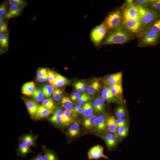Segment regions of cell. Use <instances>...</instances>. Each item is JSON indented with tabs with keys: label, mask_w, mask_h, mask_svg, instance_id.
<instances>
[{
	"label": "cell",
	"mask_w": 160,
	"mask_h": 160,
	"mask_svg": "<svg viewBox=\"0 0 160 160\" xmlns=\"http://www.w3.org/2000/svg\"><path fill=\"white\" fill-rule=\"evenodd\" d=\"M102 97L104 100L108 102L118 101L112 94L109 87L105 86L102 91Z\"/></svg>",
	"instance_id": "cell-14"
},
{
	"label": "cell",
	"mask_w": 160,
	"mask_h": 160,
	"mask_svg": "<svg viewBox=\"0 0 160 160\" xmlns=\"http://www.w3.org/2000/svg\"><path fill=\"white\" fill-rule=\"evenodd\" d=\"M90 96L86 93H82L78 99L77 103L80 105H84L91 99Z\"/></svg>",
	"instance_id": "cell-35"
},
{
	"label": "cell",
	"mask_w": 160,
	"mask_h": 160,
	"mask_svg": "<svg viewBox=\"0 0 160 160\" xmlns=\"http://www.w3.org/2000/svg\"><path fill=\"white\" fill-rule=\"evenodd\" d=\"M100 83L96 81H95L91 83L88 86L87 89V93L89 95L94 94L100 89Z\"/></svg>",
	"instance_id": "cell-24"
},
{
	"label": "cell",
	"mask_w": 160,
	"mask_h": 160,
	"mask_svg": "<svg viewBox=\"0 0 160 160\" xmlns=\"http://www.w3.org/2000/svg\"><path fill=\"white\" fill-rule=\"evenodd\" d=\"M129 39L128 33L119 25L111 30L103 42L104 44H120L127 42Z\"/></svg>",
	"instance_id": "cell-1"
},
{
	"label": "cell",
	"mask_w": 160,
	"mask_h": 160,
	"mask_svg": "<svg viewBox=\"0 0 160 160\" xmlns=\"http://www.w3.org/2000/svg\"><path fill=\"white\" fill-rule=\"evenodd\" d=\"M32 135L30 134L24 135L22 137H20V140L22 143L26 144Z\"/></svg>",
	"instance_id": "cell-47"
},
{
	"label": "cell",
	"mask_w": 160,
	"mask_h": 160,
	"mask_svg": "<svg viewBox=\"0 0 160 160\" xmlns=\"http://www.w3.org/2000/svg\"><path fill=\"white\" fill-rule=\"evenodd\" d=\"M122 74L120 72L108 75L104 80V82L108 86L121 84Z\"/></svg>",
	"instance_id": "cell-8"
},
{
	"label": "cell",
	"mask_w": 160,
	"mask_h": 160,
	"mask_svg": "<svg viewBox=\"0 0 160 160\" xmlns=\"http://www.w3.org/2000/svg\"><path fill=\"white\" fill-rule=\"evenodd\" d=\"M83 111L82 114L85 117H89L92 115L93 113V107L91 102H87L82 107Z\"/></svg>",
	"instance_id": "cell-29"
},
{
	"label": "cell",
	"mask_w": 160,
	"mask_h": 160,
	"mask_svg": "<svg viewBox=\"0 0 160 160\" xmlns=\"http://www.w3.org/2000/svg\"><path fill=\"white\" fill-rule=\"evenodd\" d=\"M80 126L78 122H76L72 124L69 128L67 133L70 137H75L79 133Z\"/></svg>",
	"instance_id": "cell-23"
},
{
	"label": "cell",
	"mask_w": 160,
	"mask_h": 160,
	"mask_svg": "<svg viewBox=\"0 0 160 160\" xmlns=\"http://www.w3.org/2000/svg\"><path fill=\"white\" fill-rule=\"evenodd\" d=\"M62 93V91L59 89H54L52 93L53 97L55 101H59L60 100Z\"/></svg>",
	"instance_id": "cell-39"
},
{
	"label": "cell",
	"mask_w": 160,
	"mask_h": 160,
	"mask_svg": "<svg viewBox=\"0 0 160 160\" xmlns=\"http://www.w3.org/2000/svg\"><path fill=\"white\" fill-rule=\"evenodd\" d=\"M115 115L118 118H123L126 115L125 108L123 106L118 107L116 110Z\"/></svg>",
	"instance_id": "cell-34"
},
{
	"label": "cell",
	"mask_w": 160,
	"mask_h": 160,
	"mask_svg": "<svg viewBox=\"0 0 160 160\" xmlns=\"http://www.w3.org/2000/svg\"><path fill=\"white\" fill-rule=\"evenodd\" d=\"M53 111L42 105H39L36 117L41 119L47 117L53 112Z\"/></svg>",
	"instance_id": "cell-19"
},
{
	"label": "cell",
	"mask_w": 160,
	"mask_h": 160,
	"mask_svg": "<svg viewBox=\"0 0 160 160\" xmlns=\"http://www.w3.org/2000/svg\"><path fill=\"white\" fill-rule=\"evenodd\" d=\"M8 3L10 5L14 6L25 8L28 5V2L23 0H9Z\"/></svg>",
	"instance_id": "cell-33"
},
{
	"label": "cell",
	"mask_w": 160,
	"mask_h": 160,
	"mask_svg": "<svg viewBox=\"0 0 160 160\" xmlns=\"http://www.w3.org/2000/svg\"><path fill=\"white\" fill-rule=\"evenodd\" d=\"M71 113L68 111L65 110L63 111L61 116V123L65 126L69 125L72 121Z\"/></svg>",
	"instance_id": "cell-25"
},
{
	"label": "cell",
	"mask_w": 160,
	"mask_h": 160,
	"mask_svg": "<svg viewBox=\"0 0 160 160\" xmlns=\"http://www.w3.org/2000/svg\"><path fill=\"white\" fill-rule=\"evenodd\" d=\"M116 133H109L104 137V139L108 148L109 150L113 149L116 145L117 142V138Z\"/></svg>",
	"instance_id": "cell-11"
},
{
	"label": "cell",
	"mask_w": 160,
	"mask_h": 160,
	"mask_svg": "<svg viewBox=\"0 0 160 160\" xmlns=\"http://www.w3.org/2000/svg\"><path fill=\"white\" fill-rule=\"evenodd\" d=\"M83 108H81L78 110L72 113L73 114V115L76 116L78 114L81 113H83Z\"/></svg>",
	"instance_id": "cell-54"
},
{
	"label": "cell",
	"mask_w": 160,
	"mask_h": 160,
	"mask_svg": "<svg viewBox=\"0 0 160 160\" xmlns=\"http://www.w3.org/2000/svg\"><path fill=\"white\" fill-rule=\"evenodd\" d=\"M108 30L104 23L95 27L92 31L91 37L96 45H98L105 36Z\"/></svg>",
	"instance_id": "cell-4"
},
{
	"label": "cell",
	"mask_w": 160,
	"mask_h": 160,
	"mask_svg": "<svg viewBox=\"0 0 160 160\" xmlns=\"http://www.w3.org/2000/svg\"><path fill=\"white\" fill-rule=\"evenodd\" d=\"M157 33H160V17L158 18L152 24L150 29Z\"/></svg>",
	"instance_id": "cell-36"
},
{
	"label": "cell",
	"mask_w": 160,
	"mask_h": 160,
	"mask_svg": "<svg viewBox=\"0 0 160 160\" xmlns=\"http://www.w3.org/2000/svg\"><path fill=\"white\" fill-rule=\"evenodd\" d=\"M42 105L49 109L53 110L55 107L53 100L51 98L46 99L42 101Z\"/></svg>",
	"instance_id": "cell-37"
},
{
	"label": "cell",
	"mask_w": 160,
	"mask_h": 160,
	"mask_svg": "<svg viewBox=\"0 0 160 160\" xmlns=\"http://www.w3.org/2000/svg\"><path fill=\"white\" fill-rule=\"evenodd\" d=\"M88 159L97 160L101 158L109 159L104 153V148L100 145H97L91 148L87 152Z\"/></svg>",
	"instance_id": "cell-6"
},
{
	"label": "cell",
	"mask_w": 160,
	"mask_h": 160,
	"mask_svg": "<svg viewBox=\"0 0 160 160\" xmlns=\"http://www.w3.org/2000/svg\"><path fill=\"white\" fill-rule=\"evenodd\" d=\"M42 90L44 96L48 97L53 93L54 90V87L52 85L46 84L43 87Z\"/></svg>",
	"instance_id": "cell-32"
},
{
	"label": "cell",
	"mask_w": 160,
	"mask_h": 160,
	"mask_svg": "<svg viewBox=\"0 0 160 160\" xmlns=\"http://www.w3.org/2000/svg\"><path fill=\"white\" fill-rule=\"evenodd\" d=\"M108 87L115 97L120 100L122 99L123 89L121 84L109 85Z\"/></svg>",
	"instance_id": "cell-22"
},
{
	"label": "cell",
	"mask_w": 160,
	"mask_h": 160,
	"mask_svg": "<svg viewBox=\"0 0 160 160\" xmlns=\"http://www.w3.org/2000/svg\"><path fill=\"white\" fill-rule=\"evenodd\" d=\"M80 95L79 92H73L71 95V98L72 100L75 101L79 98Z\"/></svg>",
	"instance_id": "cell-49"
},
{
	"label": "cell",
	"mask_w": 160,
	"mask_h": 160,
	"mask_svg": "<svg viewBox=\"0 0 160 160\" xmlns=\"http://www.w3.org/2000/svg\"><path fill=\"white\" fill-rule=\"evenodd\" d=\"M42 149L44 160H59L56 154L51 150L44 146Z\"/></svg>",
	"instance_id": "cell-21"
},
{
	"label": "cell",
	"mask_w": 160,
	"mask_h": 160,
	"mask_svg": "<svg viewBox=\"0 0 160 160\" xmlns=\"http://www.w3.org/2000/svg\"><path fill=\"white\" fill-rule=\"evenodd\" d=\"M97 117L96 115H93L85 119L83 123V126L88 129L92 128L95 125Z\"/></svg>",
	"instance_id": "cell-28"
},
{
	"label": "cell",
	"mask_w": 160,
	"mask_h": 160,
	"mask_svg": "<svg viewBox=\"0 0 160 160\" xmlns=\"http://www.w3.org/2000/svg\"><path fill=\"white\" fill-rule=\"evenodd\" d=\"M8 31L7 22H0V33H5Z\"/></svg>",
	"instance_id": "cell-44"
},
{
	"label": "cell",
	"mask_w": 160,
	"mask_h": 160,
	"mask_svg": "<svg viewBox=\"0 0 160 160\" xmlns=\"http://www.w3.org/2000/svg\"><path fill=\"white\" fill-rule=\"evenodd\" d=\"M25 103L31 117H36L39 105L35 101L28 99L25 100Z\"/></svg>",
	"instance_id": "cell-12"
},
{
	"label": "cell",
	"mask_w": 160,
	"mask_h": 160,
	"mask_svg": "<svg viewBox=\"0 0 160 160\" xmlns=\"http://www.w3.org/2000/svg\"><path fill=\"white\" fill-rule=\"evenodd\" d=\"M30 147L25 144L21 143L17 149V155L25 157L27 154L32 152Z\"/></svg>",
	"instance_id": "cell-18"
},
{
	"label": "cell",
	"mask_w": 160,
	"mask_h": 160,
	"mask_svg": "<svg viewBox=\"0 0 160 160\" xmlns=\"http://www.w3.org/2000/svg\"><path fill=\"white\" fill-rule=\"evenodd\" d=\"M106 127L109 131L112 133H115L118 127L115 117L113 116L108 117L106 120Z\"/></svg>",
	"instance_id": "cell-20"
},
{
	"label": "cell",
	"mask_w": 160,
	"mask_h": 160,
	"mask_svg": "<svg viewBox=\"0 0 160 160\" xmlns=\"http://www.w3.org/2000/svg\"><path fill=\"white\" fill-rule=\"evenodd\" d=\"M61 103L63 107L71 114L73 108V104L71 99L68 97H63L61 99Z\"/></svg>",
	"instance_id": "cell-26"
},
{
	"label": "cell",
	"mask_w": 160,
	"mask_h": 160,
	"mask_svg": "<svg viewBox=\"0 0 160 160\" xmlns=\"http://www.w3.org/2000/svg\"><path fill=\"white\" fill-rule=\"evenodd\" d=\"M74 87L76 90L79 92H84L86 89L85 84L81 81H78L74 84Z\"/></svg>",
	"instance_id": "cell-38"
},
{
	"label": "cell",
	"mask_w": 160,
	"mask_h": 160,
	"mask_svg": "<svg viewBox=\"0 0 160 160\" xmlns=\"http://www.w3.org/2000/svg\"><path fill=\"white\" fill-rule=\"evenodd\" d=\"M81 108V105H77L75 107H74L72 113L76 111H77L80 108Z\"/></svg>",
	"instance_id": "cell-55"
},
{
	"label": "cell",
	"mask_w": 160,
	"mask_h": 160,
	"mask_svg": "<svg viewBox=\"0 0 160 160\" xmlns=\"http://www.w3.org/2000/svg\"><path fill=\"white\" fill-rule=\"evenodd\" d=\"M4 17H3L2 16L0 15V22H4Z\"/></svg>",
	"instance_id": "cell-57"
},
{
	"label": "cell",
	"mask_w": 160,
	"mask_h": 160,
	"mask_svg": "<svg viewBox=\"0 0 160 160\" xmlns=\"http://www.w3.org/2000/svg\"><path fill=\"white\" fill-rule=\"evenodd\" d=\"M116 122L118 127L127 126V120L123 118H118L116 119Z\"/></svg>",
	"instance_id": "cell-41"
},
{
	"label": "cell",
	"mask_w": 160,
	"mask_h": 160,
	"mask_svg": "<svg viewBox=\"0 0 160 160\" xmlns=\"http://www.w3.org/2000/svg\"><path fill=\"white\" fill-rule=\"evenodd\" d=\"M37 81L39 82H43L47 81L48 79V74L39 78H37Z\"/></svg>",
	"instance_id": "cell-50"
},
{
	"label": "cell",
	"mask_w": 160,
	"mask_h": 160,
	"mask_svg": "<svg viewBox=\"0 0 160 160\" xmlns=\"http://www.w3.org/2000/svg\"><path fill=\"white\" fill-rule=\"evenodd\" d=\"M28 160H44L43 156L41 154L39 153L36 156Z\"/></svg>",
	"instance_id": "cell-53"
},
{
	"label": "cell",
	"mask_w": 160,
	"mask_h": 160,
	"mask_svg": "<svg viewBox=\"0 0 160 160\" xmlns=\"http://www.w3.org/2000/svg\"><path fill=\"white\" fill-rule=\"evenodd\" d=\"M150 6L152 10L160 12V0H156L154 2L150 4Z\"/></svg>",
	"instance_id": "cell-40"
},
{
	"label": "cell",
	"mask_w": 160,
	"mask_h": 160,
	"mask_svg": "<svg viewBox=\"0 0 160 160\" xmlns=\"http://www.w3.org/2000/svg\"><path fill=\"white\" fill-rule=\"evenodd\" d=\"M48 71L46 68H42L39 69L37 73V78L41 77L48 74Z\"/></svg>",
	"instance_id": "cell-46"
},
{
	"label": "cell",
	"mask_w": 160,
	"mask_h": 160,
	"mask_svg": "<svg viewBox=\"0 0 160 160\" xmlns=\"http://www.w3.org/2000/svg\"><path fill=\"white\" fill-rule=\"evenodd\" d=\"M126 3L127 5H130L134 4L133 1L132 0L126 1Z\"/></svg>",
	"instance_id": "cell-56"
},
{
	"label": "cell",
	"mask_w": 160,
	"mask_h": 160,
	"mask_svg": "<svg viewBox=\"0 0 160 160\" xmlns=\"http://www.w3.org/2000/svg\"><path fill=\"white\" fill-rule=\"evenodd\" d=\"M93 108L95 110L98 112L103 111L101 108L99 102V97H97L94 101L93 104Z\"/></svg>",
	"instance_id": "cell-43"
},
{
	"label": "cell",
	"mask_w": 160,
	"mask_h": 160,
	"mask_svg": "<svg viewBox=\"0 0 160 160\" xmlns=\"http://www.w3.org/2000/svg\"><path fill=\"white\" fill-rule=\"evenodd\" d=\"M129 127L128 126L118 127L116 131V134L118 137H124L128 134Z\"/></svg>",
	"instance_id": "cell-31"
},
{
	"label": "cell",
	"mask_w": 160,
	"mask_h": 160,
	"mask_svg": "<svg viewBox=\"0 0 160 160\" xmlns=\"http://www.w3.org/2000/svg\"><path fill=\"white\" fill-rule=\"evenodd\" d=\"M70 81L67 78L62 75L57 73L55 79L51 84L53 87H59L67 84Z\"/></svg>",
	"instance_id": "cell-13"
},
{
	"label": "cell",
	"mask_w": 160,
	"mask_h": 160,
	"mask_svg": "<svg viewBox=\"0 0 160 160\" xmlns=\"http://www.w3.org/2000/svg\"><path fill=\"white\" fill-rule=\"evenodd\" d=\"M121 19V12L117 10L110 13L105 18L104 23L108 29H113L120 25Z\"/></svg>",
	"instance_id": "cell-3"
},
{
	"label": "cell",
	"mask_w": 160,
	"mask_h": 160,
	"mask_svg": "<svg viewBox=\"0 0 160 160\" xmlns=\"http://www.w3.org/2000/svg\"><path fill=\"white\" fill-rule=\"evenodd\" d=\"M135 3L137 5H141L144 7L147 6L149 4V3L148 0H137L135 1Z\"/></svg>",
	"instance_id": "cell-48"
},
{
	"label": "cell",
	"mask_w": 160,
	"mask_h": 160,
	"mask_svg": "<svg viewBox=\"0 0 160 160\" xmlns=\"http://www.w3.org/2000/svg\"><path fill=\"white\" fill-rule=\"evenodd\" d=\"M0 47L4 51H6L9 46V36L6 33H0Z\"/></svg>",
	"instance_id": "cell-27"
},
{
	"label": "cell",
	"mask_w": 160,
	"mask_h": 160,
	"mask_svg": "<svg viewBox=\"0 0 160 160\" xmlns=\"http://www.w3.org/2000/svg\"><path fill=\"white\" fill-rule=\"evenodd\" d=\"M48 80L50 84H52L55 79L57 75V73H56L53 71L48 70Z\"/></svg>",
	"instance_id": "cell-42"
},
{
	"label": "cell",
	"mask_w": 160,
	"mask_h": 160,
	"mask_svg": "<svg viewBox=\"0 0 160 160\" xmlns=\"http://www.w3.org/2000/svg\"><path fill=\"white\" fill-rule=\"evenodd\" d=\"M125 28L133 33H137L141 26L140 18L133 19L123 21Z\"/></svg>",
	"instance_id": "cell-9"
},
{
	"label": "cell",
	"mask_w": 160,
	"mask_h": 160,
	"mask_svg": "<svg viewBox=\"0 0 160 160\" xmlns=\"http://www.w3.org/2000/svg\"><path fill=\"white\" fill-rule=\"evenodd\" d=\"M123 21L140 18L137 5L134 4L127 5L123 12Z\"/></svg>",
	"instance_id": "cell-7"
},
{
	"label": "cell",
	"mask_w": 160,
	"mask_h": 160,
	"mask_svg": "<svg viewBox=\"0 0 160 160\" xmlns=\"http://www.w3.org/2000/svg\"><path fill=\"white\" fill-rule=\"evenodd\" d=\"M141 25L148 26L152 24L159 17V13L150 10L144 7L137 5Z\"/></svg>",
	"instance_id": "cell-2"
},
{
	"label": "cell",
	"mask_w": 160,
	"mask_h": 160,
	"mask_svg": "<svg viewBox=\"0 0 160 160\" xmlns=\"http://www.w3.org/2000/svg\"><path fill=\"white\" fill-rule=\"evenodd\" d=\"M32 97L36 101L40 102L43 100L44 94L42 90L39 88H37L32 95Z\"/></svg>",
	"instance_id": "cell-30"
},
{
	"label": "cell",
	"mask_w": 160,
	"mask_h": 160,
	"mask_svg": "<svg viewBox=\"0 0 160 160\" xmlns=\"http://www.w3.org/2000/svg\"><path fill=\"white\" fill-rule=\"evenodd\" d=\"M99 102L101 108L103 111L105 106V100L102 97H99Z\"/></svg>",
	"instance_id": "cell-52"
},
{
	"label": "cell",
	"mask_w": 160,
	"mask_h": 160,
	"mask_svg": "<svg viewBox=\"0 0 160 160\" xmlns=\"http://www.w3.org/2000/svg\"><path fill=\"white\" fill-rule=\"evenodd\" d=\"M160 38V33H157L150 29L143 35L141 42L145 45H154L158 42Z\"/></svg>",
	"instance_id": "cell-5"
},
{
	"label": "cell",
	"mask_w": 160,
	"mask_h": 160,
	"mask_svg": "<svg viewBox=\"0 0 160 160\" xmlns=\"http://www.w3.org/2000/svg\"><path fill=\"white\" fill-rule=\"evenodd\" d=\"M35 137L32 135L27 142L26 144L30 147L31 146H33L35 144Z\"/></svg>",
	"instance_id": "cell-51"
},
{
	"label": "cell",
	"mask_w": 160,
	"mask_h": 160,
	"mask_svg": "<svg viewBox=\"0 0 160 160\" xmlns=\"http://www.w3.org/2000/svg\"><path fill=\"white\" fill-rule=\"evenodd\" d=\"M23 8L21 7L10 5L4 17L6 19H10L17 17L21 14Z\"/></svg>",
	"instance_id": "cell-10"
},
{
	"label": "cell",
	"mask_w": 160,
	"mask_h": 160,
	"mask_svg": "<svg viewBox=\"0 0 160 160\" xmlns=\"http://www.w3.org/2000/svg\"><path fill=\"white\" fill-rule=\"evenodd\" d=\"M63 112L62 108H57L54 112L53 115L49 118V121L55 125H59L61 123V116Z\"/></svg>",
	"instance_id": "cell-16"
},
{
	"label": "cell",
	"mask_w": 160,
	"mask_h": 160,
	"mask_svg": "<svg viewBox=\"0 0 160 160\" xmlns=\"http://www.w3.org/2000/svg\"><path fill=\"white\" fill-rule=\"evenodd\" d=\"M106 122L105 118L103 115L97 117L94 125L96 130L98 132L104 131L106 127Z\"/></svg>",
	"instance_id": "cell-15"
},
{
	"label": "cell",
	"mask_w": 160,
	"mask_h": 160,
	"mask_svg": "<svg viewBox=\"0 0 160 160\" xmlns=\"http://www.w3.org/2000/svg\"><path fill=\"white\" fill-rule=\"evenodd\" d=\"M36 89L34 83L29 82L25 83L22 87V93L26 95H32Z\"/></svg>",
	"instance_id": "cell-17"
},
{
	"label": "cell",
	"mask_w": 160,
	"mask_h": 160,
	"mask_svg": "<svg viewBox=\"0 0 160 160\" xmlns=\"http://www.w3.org/2000/svg\"><path fill=\"white\" fill-rule=\"evenodd\" d=\"M7 7L6 4L1 3L0 5V15H5L7 12Z\"/></svg>",
	"instance_id": "cell-45"
}]
</instances>
